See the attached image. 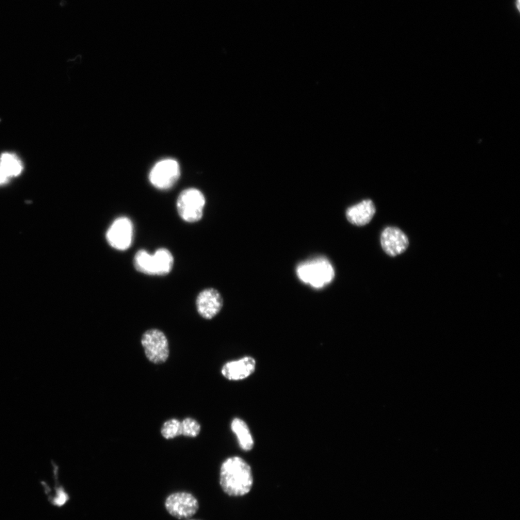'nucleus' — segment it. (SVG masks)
Here are the masks:
<instances>
[{
	"label": "nucleus",
	"mask_w": 520,
	"mask_h": 520,
	"mask_svg": "<svg viewBox=\"0 0 520 520\" xmlns=\"http://www.w3.org/2000/svg\"><path fill=\"white\" fill-rule=\"evenodd\" d=\"M254 478L250 465L240 457L227 458L220 469V485L230 496L240 497L248 494L253 486Z\"/></svg>",
	"instance_id": "nucleus-1"
},
{
	"label": "nucleus",
	"mask_w": 520,
	"mask_h": 520,
	"mask_svg": "<svg viewBox=\"0 0 520 520\" xmlns=\"http://www.w3.org/2000/svg\"><path fill=\"white\" fill-rule=\"evenodd\" d=\"M299 280L315 288H322L335 278V270L327 258L317 257L301 263L297 268Z\"/></svg>",
	"instance_id": "nucleus-2"
},
{
	"label": "nucleus",
	"mask_w": 520,
	"mask_h": 520,
	"mask_svg": "<svg viewBox=\"0 0 520 520\" xmlns=\"http://www.w3.org/2000/svg\"><path fill=\"white\" fill-rule=\"evenodd\" d=\"M205 206L204 194L196 188H188L183 190L178 195L176 201L178 216L188 223H195L202 220Z\"/></svg>",
	"instance_id": "nucleus-3"
},
{
	"label": "nucleus",
	"mask_w": 520,
	"mask_h": 520,
	"mask_svg": "<svg viewBox=\"0 0 520 520\" xmlns=\"http://www.w3.org/2000/svg\"><path fill=\"white\" fill-rule=\"evenodd\" d=\"M141 345L149 362L165 363L169 357V344L165 333L158 329H150L142 335Z\"/></svg>",
	"instance_id": "nucleus-4"
},
{
	"label": "nucleus",
	"mask_w": 520,
	"mask_h": 520,
	"mask_svg": "<svg viewBox=\"0 0 520 520\" xmlns=\"http://www.w3.org/2000/svg\"><path fill=\"white\" fill-rule=\"evenodd\" d=\"M133 236V223L125 216L119 217L113 221L106 234V239L109 246L120 251H125L131 247Z\"/></svg>",
	"instance_id": "nucleus-5"
},
{
	"label": "nucleus",
	"mask_w": 520,
	"mask_h": 520,
	"mask_svg": "<svg viewBox=\"0 0 520 520\" xmlns=\"http://www.w3.org/2000/svg\"><path fill=\"white\" fill-rule=\"evenodd\" d=\"M168 513L172 517L184 519L196 514L199 510V501L193 494L186 492H174L169 495L165 503Z\"/></svg>",
	"instance_id": "nucleus-6"
},
{
	"label": "nucleus",
	"mask_w": 520,
	"mask_h": 520,
	"mask_svg": "<svg viewBox=\"0 0 520 520\" xmlns=\"http://www.w3.org/2000/svg\"><path fill=\"white\" fill-rule=\"evenodd\" d=\"M180 176V168L178 162L171 158L162 160L153 167L149 180L153 186L158 189L171 188Z\"/></svg>",
	"instance_id": "nucleus-7"
},
{
	"label": "nucleus",
	"mask_w": 520,
	"mask_h": 520,
	"mask_svg": "<svg viewBox=\"0 0 520 520\" xmlns=\"http://www.w3.org/2000/svg\"><path fill=\"white\" fill-rule=\"evenodd\" d=\"M198 313L205 319H212L221 311L223 299L220 292L215 288L201 290L195 301Z\"/></svg>",
	"instance_id": "nucleus-8"
},
{
	"label": "nucleus",
	"mask_w": 520,
	"mask_h": 520,
	"mask_svg": "<svg viewBox=\"0 0 520 520\" xmlns=\"http://www.w3.org/2000/svg\"><path fill=\"white\" fill-rule=\"evenodd\" d=\"M381 245L389 256L396 257L409 246V240L398 228L387 227L381 235Z\"/></svg>",
	"instance_id": "nucleus-9"
},
{
	"label": "nucleus",
	"mask_w": 520,
	"mask_h": 520,
	"mask_svg": "<svg viewBox=\"0 0 520 520\" xmlns=\"http://www.w3.org/2000/svg\"><path fill=\"white\" fill-rule=\"evenodd\" d=\"M256 369L254 358L246 356L236 361L225 363L221 369L222 375L230 381H240L250 377Z\"/></svg>",
	"instance_id": "nucleus-10"
},
{
	"label": "nucleus",
	"mask_w": 520,
	"mask_h": 520,
	"mask_svg": "<svg viewBox=\"0 0 520 520\" xmlns=\"http://www.w3.org/2000/svg\"><path fill=\"white\" fill-rule=\"evenodd\" d=\"M375 214V205L371 201L366 200L349 207L346 211V217L351 223L363 226L369 223Z\"/></svg>",
	"instance_id": "nucleus-11"
},
{
	"label": "nucleus",
	"mask_w": 520,
	"mask_h": 520,
	"mask_svg": "<svg viewBox=\"0 0 520 520\" xmlns=\"http://www.w3.org/2000/svg\"><path fill=\"white\" fill-rule=\"evenodd\" d=\"M231 429L236 435L239 445L243 451H250L254 447V438L246 422L235 418L231 423Z\"/></svg>",
	"instance_id": "nucleus-12"
},
{
	"label": "nucleus",
	"mask_w": 520,
	"mask_h": 520,
	"mask_svg": "<svg viewBox=\"0 0 520 520\" xmlns=\"http://www.w3.org/2000/svg\"><path fill=\"white\" fill-rule=\"evenodd\" d=\"M155 271L157 276H166L173 270L174 257L166 248H159L154 254Z\"/></svg>",
	"instance_id": "nucleus-13"
},
{
	"label": "nucleus",
	"mask_w": 520,
	"mask_h": 520,
	"mask_svg": "<svg viewBox=\"0 0 520 520\" xmlns=\"http://www.w3.org/2000/svg\"><path fill=\"white\" fill-rule=\"evenodd\" d=\"M0 167L10 178L20 176L24 171L21 160L11 153H4L0 156Z\"/></svg>",
	"instance_id": "nucleus-14"
},
{
	"label": "nucleus",
	"mask_w": 520,
	"mask_h": 520,
	"mask_svg": "<svg viewBox=\"0 0 520 520\" xmlns=\"http://www.w3.org/2000/svg\"><path fill=\"white\" fill-rule=\"evenodd\" d=\"M133 265L136 270L140 273L156 275L154 254L145 250H140L136 252L133 259Z\"/></svg>",
	"instance_id": "nucleus-15"
},
{
	"label": "nucleus",
	"mask_w": 520,
	"mask_h": 520,
	"mask_svg": "<svg viewBox=\"0 0 520 520\" xmlns=\"http://www.w3.org/2000/svg\"><path fill=\"white\" fill-rule=\"evenodd\" d=\"M161 434L166 440H172L178 436H182L181 420L176 418L167 420L162 426Z\"/></svg>",
	"instance_id": "nucleus-16"
},
{
	"label": "nucleus",
	"mask_w": 520,
	"mask_h": 520,
	"mask_svg": "<svg viewBox=\"0 0 520 520\" xmlns=\"http://www.w3.org/2000/svg\"><path fill=\"white\" fill-rule=\"evenodd\" d=\"M182 436L186 437H197L201 431V426L199 422L192 418H186L181 421Z\"/></svg>",
	"instance_id": "nucleus-17"
},
{
	"label": "nucleus",
	"mask_w": 520,
	"mask_h": 520,
	"mask_svg": "<svg viewBox=\"0 0 520 520\" xmlns=\"http://www.w3.org/2000/svg\"><path fill=\"white\" fill-rule=\"evenodd\" d=\"M10 180V178L6 174L1 167H0V185L7 184Z\"/></svg>",
	"instance_id": "nucleus-18"
},
{
	"label": "nucleus",
	"mask_w": 520,
	"mask_h": 520,
	"mask_svg": "<svg viewBox=\"0 0 520 520\" xmlns=\"http://www.w3.org/2000/svg\"><path fill=\"white\" fill-rule=\"evenodd\" d=\"M187 520H198V519H187Z\"/></svg>",
	"instance_id": "nucleus-19"
}]
</instances>
